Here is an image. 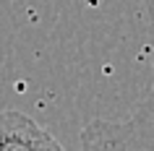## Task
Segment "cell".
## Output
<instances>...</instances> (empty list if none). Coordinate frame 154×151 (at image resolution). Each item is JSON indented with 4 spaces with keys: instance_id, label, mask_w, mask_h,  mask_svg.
Listing matches in <instances>:
<instances>
[{
    "instance_id": "1",
    "label": "cell",
    "mask_w": 154,
    "mask_h": 151,
    "mask_svg": "<svg viewBox=\"0 0 154 151\" xmlns=\"http://www.w3.org/2000/svg\"><path fill=\"white\" fill-rule=\"evenodd\" d=\"M81 151H154V86L125 120H91L81 130Z\"/></svg>"
},
{
    "instance_id": "2",
    "label": "cell",
    "mask_w": 154,
    "mask_h": 151,
    "mask_svg": "<svg viewBox=\"0 0 154 151\" xmlns=\"http://www.w3.org/2000/svg\"><path fill=\"white\" fill-rule=\"evenodd\" d=\"M0 151H68L55 135L18 110L0 112Z\"/></svg>"
}]
</instances>
